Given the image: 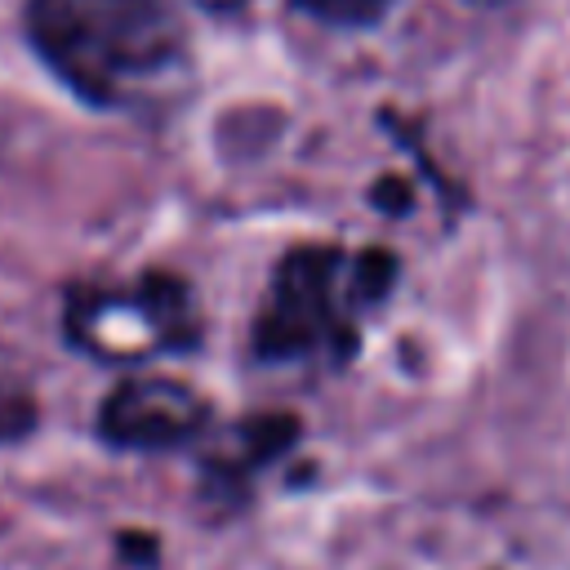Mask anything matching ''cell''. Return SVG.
<instances>
[{"instance_id":"3","label":"cell","mask_w":570,"mask_h":570,"mask_svg":"<svg viewBox=\"0 0 570 570\" xmlns=\"http://www.w3.org/2000/svg\"><path fill=\"white\" fill-rule=\"evenodd\" d=\"M62 338L102 365H142L196 352L205 325L191 285L147 267L129 281H76L62 294Z\"/></svg>"},{"instance_id":"4","label":"cell","mask_w":570,"mask_h":570,"mask_svg":"<svg viewBox=\"0 0 570 570\" xmlns=\"http://www.w3.org/2000/svg\"><path fill=\"white\" fill-rule=\"evenodd\" d=\"M209 419L214 410L196 387L160 374H129L102 396L98 436L111 450L160 454V450L196 445L209 432Z\"/></svg>"},{"instance_id":"2","label":"cell","mask_w":570,"mask_h":570,"mask_svg":"<svg viewBox=\"0 0 570 570\" xmlns=\"http://www.w3.org/2000/svg\"><path fill=\"white\" fill-rule=\"evenodd\" d=\"M401 258L387 245L347 254L330 240L289 245L263 289L249 325V352L263 365H347L361 347V321L396 294Z\"/></svg>"},{"instance_id":"1","label":"cell","mask_w":570,"mask_h":570,"mask_svg":"<svg viewBox=\"0 0 570 570\" xmlns=\"http://www.w3.org/2000/svg\"><path fill=\"white\" fill-rule=\"evenodd\" d=\"M22 36L45 71L94 111H134L187 71L174 0H22Z\"/></svg>"},{"instance_id":"9","label":"cell","mask_w":570,"mask_h":570,"mask_svg":"<svg viewBox=\"0 0 570 570\" xmlns=\"http://www.w3.org/2000/svg\"><path fill=\"white\" fill-rule=\"evenodd\" d=\"M468 4H481V9H499V4H508V0H468Z\"/></svg>"},{"instance_id":"6","label":"cell","mask_w":570,"mask_h":570,"mask_svg":"<svg viewBox=\"0 0 570 570\" xmlns=\"http://www.w3.org/2000/svg\"><path fill=\"white\" fill-rule=\"evenodd\" d=\"M285 4L289 13L330 31H370L392 13L396 0H285Z\"/></svg>"},{"instance_id":"5","label":"cell","mask_w":570,"mask_h":570,"mask_svg":"<svg viewBox=\"0 0 570 570\" xmlns=\"http://www.w3.org/2000/svg\"><path fill=\"white\" fill-rule=\"evenodd\" d=\"M298 432H303V423L285 410H258V414L236 419L218 436V445H209L200 459V499H209L218 508L245 503L254 472L276 463L298 441Z\"/></svg>"},{"instance_id":"8","label":"cell","mask_w":570,"mask_h":570,"mask_svg":"<svg viewBox=\"0 0 570 570\" xmlns=\"http://www.w3.org/2000/svg\"><path fill=\"white\" fill-rule=\"evenodd\" d=\"M370 205H379L383 214L401 218V214L414 209V183H410L405 174H383V178L370 187Z\"/></svg>"},{"instance_id":"7","label":"cell","mask_w":570,"mask_h":570,"mask_svg":"<svg viewBox=\"0 0 570 570\" xmlns=\"http://www.w3.org/2000/svg\"><path fill=\"white\" fill-rule=\"evenodd\" d=\"M36 419H40V410H36L31 387H22L18 379H0V445L31 436Z\"/></svg>"}]
</instances>
